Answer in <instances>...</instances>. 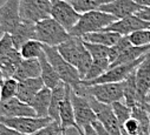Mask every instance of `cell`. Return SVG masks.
<instances>
[{
  "label": "cell",
  "instance_id": "obj_16",
  "mask_svg": "<svg viewBox=\"0 0 150 135\" xmlns=\"http://www.w3.org/2000/svg\"><path fill=\"white\" fill-rule=\"evenodd\" d=\"M34 35H35V22L21 18L17 28L11 33L14 48L19 51L20 47L26 41L34 39Z\"/></svg>",
  "mask_w": 150,
  "mask_h": 135
},
{
  "label": "cell",
  "instance_id": "obj_31",
  "mask_svg": "<svg viewBox=\"0 0 150 135\" xmlns=\"http://www.w3.org/2000/svg\"><path fill=\"white\" fill-rule=\"evenodd\" d=\"M110 67V60L109 59H92L91 66L83 80H93L98 77H100L103 73H105Z\"/></svg>",
  "mask_w": 150,
  "mask_h": 135
},
{
  "label": "cell",
  "instance_id": "obj_34",
  "mask_svg": "<svg viewBox=\"0 0 150 135\" xmlns=\"http://www.w3.org/2000/svg\"><path fill=\"white\" fill-rule=\"evenodd\" d=\"M111 108H112V111H114V114H115V116L118 120L121 126L128 119L131 118V107L125 105L124 101H117V102H114L111 105Z\"/></svg>",
  "mask_w": 150,
  "mask_h": 135
},
{
  "label": "cell",
  "instance_id": "obj_5",
  "mask_svg": "<svg viewBox=\"0 0 150 135\" xmlns=\"http://www.w3.org/2000/svg\"><path fill=\"white\" fill-rule=\"evenodd\" d=\"M86 95L92 96L97 101L105 105H112L122 101L124 96V82H106L92 86H85Z\"/></svg>",
  "mask_w": 150,
  "mask_h": 135
},
{
  "label": "cell",
  "instance_id": "obj_42",
  "mask_svg": "<svg viewBox=\"0 0 150 135\" xmlns=\"http://www.w3.org/2000/svg\"><path fill=\"white\" fill-rule=\"evenodd\" d=\"M64 135H83V132L76 127H69L64 129Z\"/></svg>",
  "mask_w": 150,
  "mask_h": 135
},
{
  "label": "cell",
  "instance_id": "obj_32",
  "mask_svg": "<svg viewBox=\"0 0 150 135\" xmlns=\"http://www.w3.org/2000/svg\"><path fill=\"white\" fill-rule=\"evenodd\" d=\"M18 90V80L14 78H6L4 82L0 85V100L7 101L17 96Z\"/></svg>",
  "mask_w": 150,
  "mask_h": 135
},
{
  "label": "cell",
  "instance_id": "obj_20",
  "mask_svg": "<svg viewBox=\"0 0 150 135\" xmlns=\"http://www.w3.org/2000/svg\"><path fill=\"white\" fill-rule=\"evenodd\" d=\"M51 95H52V89H50L49 87L44 86L38 93L32 97V100L28 102V105L35 112V116H38V118L49 116Z\"/></svg>",
  "mask_w": 150,
  "mask_h": 135
},
{
  "label": "cell",
  "instance_id": "obj_49",
  "mask_svg": "<svg viewBox=\"0 0 150 135\" xmlns=\"http://www.w3.org/2000/svg\"><path fill=\"white\" fill-rule=\"evenodd\" d=\"M122 134H123V135H129V134H127V133H125L124 130H122Z\"/></svg>",
  "mask_w": 150,
  "mask_h": 135
},
{
  "label": "cell",
  "instance_id": "obj_10",
  "mask_svg": "<svg viewBox=\"0 0 150 135\" xmlns=\"http://www.w3.org/2000/svg\"><path fill=\"white\" fill-rule=\"evenodd\" d=\"M52 0H20V17L33 22L50 18Z\"/></svg>",
  "mask_w": 150,
  "mask_h": 135
},
{
  "label": "cell",
  "instance_id": "obj_36",
  "mask_svg": "<svg viewBox=\"0 0 150 135\" xmlns=\"http://www.w3.org/2000/svg\"><path fill=\"white\" fill-rule=\"evenodd\" d=\"M84 45L92 59H109V47L86 41H84Z\"/></svg>",
  "mask_w": 150,
  "mask_h": 135
},
{
  "label": "cell",
  "instance_id": "obj_47",
  "mask_svg": "<svg viewBox=\"0 0 150 135\" xmlns=\"http://www.w3.org/2000/svg\"><path fill=\"white\" fill-rule=\"evenodd\" d=\"M4 80H5V77H4V74H3L1 70H0V85H1V84L4 82Z\"/></svg>",
  "mask_w": 150,
  "mask_h": 135
},
{
  "label": "cell",
  "instance_id": "obj_46",
  "mask_svg": "<svg viewBox=\"0 0 150 135\" xmlns=\"http://www.w3.org/2000/svg\"><path fill=\"white\" fill-rule=\"evenodd\" d=\"M144 102L150 104V89H149V92H148V93H146V95H145V100H144Z\"/></svg>",
  "mask_w": 150,
  "mask_h": 135
},
{
  "label": "cell",
  "instance_id": "obj_35",
  "mask_svg": "<svg viewBox=\"0 0 150 135\" xmlns=\"http://www.w3.org/2000/svg\"><path fill=\"white\" fill-rule=\"evenodd\" d=\"M131 45L134 46H145L150 45V35H149V28L148 29H139L132 32L128 35Z\"/></svg>",
  "mask_w": 150,
  "mask_h": 135
},
{
  "label": "cell",
  "instance_id": "obj_13",
  "mask_svg": "<svg viewBox=\"0 0 150 135\" xmlns=\"http://www.w3.org/2000/svg\"><path fill=\"white\" fill-rule=\"evenodd\" d=\"M148 28H150V21H145L139 17H137L136 14H132L114 21L104 29L116 32L121 35H129L132 32H136L139 29H148Z\"/></svg>",
  "mask_w": 150,
  "mask_h": 135
},
{
  "label": "cell",
  "instance_id": "obj_6",
  "mask_svg": "<svg viewBox=\"0 0 150 135\" xmlns=\"http://www.w3.org/2000/svg\"><path fill=\"white\" fill-rule=\"evenodd\" d=\"M51 121H53L50 116L38 118V116H17V118H5L0 116V122H3L7 127L25 134L30 135L40 130L45 126H47Z\"/></svg>",
  "mask_w": 150,
  "mask_h": 135
},
{
  "label": "cell",
  "instance_id": "obj_41",
  "mask_svg": "<svg viewBox=\"0 0 150 135\" xmlns=\"http://www.w3.org/2000/svg\"><path fill=\"white\" fill-rule=\"evenodd\" d=\"M136 15L145 21H150V7H143L141 11L136 13Z\"/></svg>",
  "mask_w": 150,
  "mask_h": 135
},
{
  "label": "cell",
  "instance_id": "obj_52",
  "mask_svg": "<svg viewBox=\"0 0 150 135\" xmlns=\"http://www.w3.org/2000/svg\"><path fill=\"white\" fill-rule=\"evenodd\" d=\"M149 135H150V128H149Z\"/></svg>",
  "mask_w": 150,
  "mask_h": 135
},
{
  "label": "cell",
  "instance_id": "obj_33",
  "mask_svg": "<svg viewBox=\"0 0 150 135\" xmlns=\"http://www.w3.org/2000/svg\"><path fill=\"white\" fill-rule=\"evenodd\" d=\"M130 46H132V45H131L128 35H123L114 46L109 47V60H110V63L114 62L120 56V54L123 53L125 49H128Z\"/></svg>",
  "mask_w": 150,
  "mask_h": 135
},
{
  "label": "cell",
  "instance_id": "obj_38",
  "mask_svg": "<svg viewBox=\"0 0 150 135\" xmlns=\"http://www.w3.org/2000/svg\"><path fill=\"white\" fill-rule=\"evenodd\" d=\"M13 48H14V46H13L11 34L10 33H4V34L0 37V56L8 53Z\"/></svg>",
  "mask_w": 150,
  "mask_h": 135
},
{
  "label": "cell",
  "instance_id": "obj_23",
  "mask_svg": "<svg viewBox=\"0 0 150 135\" xmlns=\"http://www.w3.org/2000/svg\"><path fill=\"white\" fill-rule=\"evenodd\" d=\"M123 35L118 34L116 32L112 31H106V29H102L98 32H92V33H88L82 37V39L86 42H91V44H98V45H103L106 47H111L114 46Z\"/></svg>",
  "mask_w": 150,
  "mask_h": 135
},
{
  "label": "cell",
  "instance_id": "obj_4",
  "mask_svg": "<svg viewBox=\"0 0 150 135\" xmlns=\"http://www.w3.org/2000/svg\"><path fill=\"white\" fill-rule=\"evenodd\" d=\"M70 33L53 18H46L35 22L34 39L46 46H58L70 38Z\"/></svg>",
  "mask_w": 150,
  "mask_h": 135
},
{
  "label": "cell",
  "instance_id": "obj_24",
  "mask_svg": "<svg viewBox=\"0 0 150 135\" xmlns=\"http://www.w3.org/2000/svg\"><path fill=\"white\" fill-rule=\"evenodd\" d=\"M21 61L23 58L20 55V52L16 48L0 56V70H1L5 79L14 77Z\"/></svg>",
  "mask_w": 150,
  "mask_h": 135
},
{
  "label": "cell",
  "instance_id": "obj_50",
  "mask_svg": "<svg viewBox=\"0 0 150 135\" xmlns=\"http://www.w3.org/2000/svg\"><path fill=\"white\" fill-rule=\"evenodd\" d=\"M1 35H3V34H1V32H0V37H1Z\"/></svg>",
  "mask_w": 150,
  "mask_h": 135
},
{
  "label": "cell",
  "instance_id": "obj_48",
  "mask_svg": "<svg viewBox=\"0 0 150 135\" xmlns=\"http://www.w3.org/2000/svg\"><path fill=\"white\" fill-rule=\"evenodd\" d=\"M56 135H64V130H63L62 133H58V134H56Z\"/></svg>",
  "mask_w": 150,
  "mask_h": 135
},
{
  "label": "cell",
  "instance_id": "obj_45",
  "mask_svg": "<svg viewBox=\"0 0 150 135\" xmlns=\"http://www.w3.org/2000/svg\"><path fill=\"white\" fill-rule=\"evenodd\" d=\"M143 107H144V109L149 113V115H150V104H148V102H143V105H142Z\"/></svg>",
  "mask_w": 150,
  "mask_h": 135
},
{
  "label": "cell",
  "instance_id": "obj_7",
  "mask_svg": "<svg viewBox=\"0 0 150 135\" xmlns=\"http://www.w3.org/2000/svg\"><path fill=\"white\" fill-rule=\"evenodd\" d=\"M144 56L139 58L136 61L129 62V63H123V65L110 67V68L105 73H103L100 77H98V78H96L93 80H89V81L82 80V85H84V86H92V85L106 84V82H122L136 70V67L141 63V61L143 60Z\"/></svg>",
  "mask_w": 150,
  "mask_h": 135
},
{
  "label": "cell",
  "instance_id": "obj_2",
  "mask_svg": "<svg viewBox=\"0 0 150 135\" xmlns=\"http://www.w3.org/2000/svg\"><path fill=\"white\" fill-rule=\"evenodd\" d=\"M44 53L49 60V62L52 65L54 71L58 73L60 80L65 82L66 85L71 86L73 90H76L81 84H82V78L79 75V72L74 66L69 63L58 52L56 46H46L43 45Z\"/></svg>",
  "mask_w": 150,
  "mask_h": 135
},
{
  "label": "cell",
  "instance_id": "obj_30",
  "mask_svg": "<svg viewBox=\"0 0 150 135\" xmlns=\"http://www.w3.org/2000/svg\"><path fill=\"white\" fill-rule=\"evenodd\" d=\"M19 52L23 59H38L44 52L43 44L35 39H31L20 47Z\"/></svg>",
  "mask_w": 150,
  "mask_h": 135
},
{
  "label": "cell",
  "instance_id": "obj_15",
  "mask_svg": "<svg viewBox=\"0 0 150 135\" xmlns=\"http://www.w3.org/2000/svg\"><path fill=\"white\" fill-rule=\"evenodd\" d=\"M0 116L5 118H17V116H35V112L32 107L23 102L17 96L7 101L0 100Z\"/></svg>",
  "mask_w": 150,
  "mask_h": 135
},
{
  "label": "cell",
  "instance_id": "obj_21",
  "mask_svg": "<svg viewBox=\"0 0 150 135\" xmlns=\"http://www.w3.org/2000/svg\"><path fill=\"white\" fill-rule=\"evenodd\" d=\"M124 96L123 101L125 105L129 107H135V106H141L144 102V99L138 92L137 88V82H136V72L134 71L124 81Z\"/></svg>",
  "mask_w": 150,
  "mask_h": 135
},
{
  "label": "cell",
  "instance_id": "obj_37",
  "mask_svg": "<svg viewBox=\"0 0 150 135\" xmlns=\"http://www.w3.org/2000/svg\"><path fill=\"white\" fill-rule=\"evenodd\" d=\"M64 129L62 128L60 123L59 122H56V121H51L47 126H45L44 128H42L40 130L35 132L33 134H30V135H56L58 133H62Z\"/></svg>",
  "mask_w": 150,
  "mask_h": 135
},
{
  "label": "cell",
  "instance_id": "obj_39",
  "mask_svg": "<svg viewBox=\"0 0 150 135\" xmlns=\"http://www.w3.org/2000/svg\"><path fill=\"white\" fill-rule=\"evenodd\" d=\"M122 130H124L127 134L129 135H138L139 134V127L137 121L131 116L130 119H128L122 126H121Z\"/></svg>",
  "mask_w": 150,
  "mask_h": 135
},
{
  "label": "cell",
  "instance_id": "obj_12",
  "mask_svg": "<svg viewBox=\"0 0 150 135\" xmlns=\"http://www.w3.org/2000/svg\"><path fill=\"white\" fill-rule=\"evenodd\" d=\"M71 101H72L74 119H76V122L79 126V128L83 129L84 126L91 125L93 121L97 120V116L90 105L88 96L78 95L76 92L71 89Z\"/></svg>",
  "mask_w": 150,
  "mask_h": 135
},
{
  "label": "cell",
  "instance_id": "obj_27",
  "mask_svg": "<svg viewBox=\"0 0 150 135\" xmlns=\"http://www.w3.org/2000/svg\"><path fill=\"white\" fill-rule=\"evenodd\" d=\"M65 92H66V84L63 81L57 87H54L52 89L51 102H50V108H49V116L56 122H59V111H60V106L63 104V100L65 97Z\"/></svg>",
  "mask_w": 150,
  "mask_h": 135
},
{
  "label": "cell",
  "instance_id": "obj_9",
  "mask_svg": "<svg viewBox=\"0 0 150 135\" xmlns=\"http://www.w3.org/2000/svg\"><path fill=\"white\" fill-rule=\"evenodd\" d=\"M90 105L97 116V119L102 122V125L104 126V128L106 129V132L110 135H123L122 134V128L121 125L118 122V120L116 119L114 111L111 108V105H105L102 104L99 101H97L96 99H93L90 95H86Z\"/></svg>",
  "mask_w": 150,
  "mask_h": 135
},
{
  "label": "cell",
  "instance_id": "obj_28",
  "mask_svg": "<svg viewBox=\"0 0 150 135\" xmlns=\"http://www.w3.org/2000/svg\"><path fill=\"white\" fill-rule=\"evenodd\" d=\"M131 116L137 121L139 127V134L138 135H149V128H150V115L144 109V107L135 106L131 108Z\"/></svg>",
  "mask_w": 150,
  "mask_h": 135
},
{
  "label": "cell",
  "instance_id": "obj_26",
  "mask_svg": "<svg viewBox=\"0 0 150 135\" xmlns=\"http://www.w3.org/2000/svg\"><path fill=\"white\" fill-rule=\"evenodd\" d=\"M148 52H150V45H145V46H130L128 49H125L123 53L120 54V56L110 63V67L114 66H118V65H123V63H129L132 61L138 60L139 58L144 56ZM109 67V68H110Z\"/></svg>",
  "mask_w": 150,
  "mask_h": 135
},
{
  "label": "cell",
  "instance_id": "obj_11",
  "mask_svg": "<svg viewBox=\"0 0 150 135\" xmlns=\"http://www.w3.org/2000/svg\"><path fill=\"white\" fill-rule=\"evenodd\" d=\"M21 20L20 0H6L0 6V32L11 33L17 28Z\"/></svg>",
  "mask_w": 150,
  "mask_h": 135
},
{
  "label": "cell",
  "instance_id": "obj_22",
  "mask_svg": "<svg viewBox=\"0 0 150 135\" xmlns=\"http://www.w3.org/2000/svg\"><path fill=\"white\" fill-rule=\"evenodd\" d=\"M40 74L42 67L39 59H23L13 78L18 81H21L31 78H38Z\"/></svg>",
  "mask_w": 150,
  "mask_h": 135
},
{
  "label": "cell",
  "instance_id": "obj_19",
  "mask_svg": "<svg viewBox=\"0 0 150 135\" xmlns=\"http://www.w3.org/2000/svg\"><path fill=\"white\" fill-rule=\"evenodd\" d=\"M135 72L138 92L145 100V95L150 89V52L145 54L141 63L136 67Z\"/></svg>",
  "mask_w": 150,
  "mask_h": 135
},
{
  "label": "cell",
  "instance_id": "obj_8",
  "mask_svg": "<svg viewBox=\"0 0 150 135\" xmlns=\"http://www.w3.org/2000/svg\"><path fill=\"white\" fill-rule=\"evenodd\" d=\"M81 15L67 0H52L50 17L59 22L69 33L76 26Z\"/></svg>",
  "mask_w": 150,
  "mask_h": 135
},
{
  "label": "cell",
  "instance_id": "obj_44",
  "mask_svg": "<svg viewBox=\"0 0 150 135\" xmlns=\"http://www.w3.org/2000/svg\"><path fill=\"white\" fill-rule=\"evenodd\" d=\"M142 7H150V0H134Z\"/></svg>",
  "mask_w": 150,
  "mask_h": 135
},
{
  "label": "cell",
  "instance_id": "obj_14",
  "mask_svg": "<svg viewBox=\"0 0 150 135\" xmlns=\"http://www.w3.org/2000/svg\"><path fill=\"white\" fill-rule=\"evenodd\" d=\"M143 7L139 6L137 3H135L134 0H112V1L103 5L99 10L114 15L118 20L125 17L136 14Z\"/></svg>",
  "mask_w": 150,
  "mask_h": 135
},
{
  "label": "cell",
  "instance_id": "obj_29",
  "mask_svg": "<svg viewBox=\"0 0 150 135\" xmlns=\"http://www.w3.org/2000/svg\"><path fill=\"white\" fill-rule=\"evenodd\" d=\"M67 1L78 13L83 14L90 11H97L103 5L112 1V0H67Z\"/></svg>",
  "mask_w": 150,
  "mask_h": 135
},
{
  "label": "cell",
  "instance_id": "obj_3",
  "mask_svg": "<svg viewBox=\"0 0 150 135\" xmlns=\"http://www.w3.org/2000/svg\"><path fill=\"white\" fill-rule=\"evenodd\" d=\"M117 19L109 13H105L100 10L97 11H90L86 13H83L71 32L70 35L72 37H83L84 34L92 32H98L111 25Z\"/></svg>",
  "mask_w": 150,
  "mask_h": 135
},
{
  "label": "cell",
  "instance_id": "obj_43",
  "mask_svg": "<svg viewBox=\"0 0 150 135\" xmlns=\"http://www.w3.org/2000/svg\"><path fill=\"white\" fill-rule=\"evenodd\" d=\"M83 135H98V134L91 125H86L83 127Z\"/></svg>",
  "mask_w": 150,
  "mask_h": 135
},
{
  "label": "cell",
  "instance_id": "obj_1",
  "mask_svg": "<svg viewBox=\"0 0 150 135\" xmlns=\"http://www.w3.org/2000/svg\"><path fill=\"white\" fill-rule=\"evenodd\" d=\"M59 54L72 66H74L79 72L82 80L85 78L91 62L92 58L84 45V40L82 37H70L66 41L57 46Z\"/></svg>",
  "mask_w": 150,
  "mask_h": 135
},
{
  "label": "cell",
  "instance_id": "obj_40",
  "mask_svg": "<svg viewBox=\"0 0 150 135\" xmlns=\"http://www.w3.org/2000/svg\"><path fill=\"white\" fill-rule=\"evenodd\" d=\"M0 135H25V134H21L19 132L7 127L3 122H0Z\"/></svg>",
  "mask_w": 150,
  "mask_h": 135
},
{
  "label": "cell",
  "instance_id": "obj_17",
  "mask_svg": "<svg viewBox=\"0 0 150 135\" xmlns=\"http://www.w3.org/2000/svg\"><path fill=\"white\" fill-rule=\"evenodd\" d=\"M44 81L40 77L38 78H31L26 80L18 81V90H17V97L21 100L23 102L28 104L32 100V97L38 93L44 87Z\"/></svg>",
  "mask_w": 150,
  "mask_h": 135
},
{
  "label": "cell",
  "instance_id": "obj_25",
  "mask_svg": "<svg viewBox=\"0 0 150 135\" xmlns=\"http://www.w3.org/2000/svg\"><path fill=\"white\" fill-rule=\"evenodd\" d=\"M38 59L40 61V67H42L40 78L43 79L44 85L46 87H49L50 89H53L54 87H57L62 82V80H60L58 73L54 71V68L52 67V65L49 62V60H47V58H46L44 52Z\"/></svg>",
  "mask_w": 150,
  "mask_h": 135
},
{
  "label": "cell",
  "instance_id": "obj_18",
  "mask_svg": "<svg viewBox=\"0 0 150 135\" xmlns=\"http://www.w3.org/2000/svg\"><path fill=\"white\" fill-rule=\"evenodd\" d=\"M71 86L66 85V92H65V97L63 100V104L60 106L59 111V123L63 129L69 128V127H76L79 130L83 132L82 128L76 122L74 119V113H73V107H72V101H71Z\"/></svg>",
  "mask_w": 150,
  "mask_h": 135
},
{
  "label": "cell",
  "instance_id": "obj_51",
  "mask_svg": "<svg viewBox=\"0 0 150 135\" xmlns=\"http://www.w3.org/2000/svg\"><path fill=\"white\" fill-rule=\"evenodd\" d=\"M149 35H150V28H149Z\"/></svg>",
  "mask_w": 150,
  "mask_h": 135
}]
</instances>
